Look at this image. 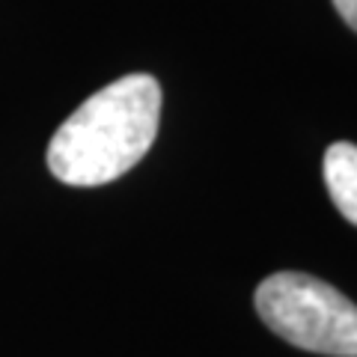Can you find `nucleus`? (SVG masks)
<instances>
[{"label": "nucleus", "instance_id": "obj_4", "mask_svg": "<svg viewBox=\"0 0 357 357\" xmlns=\"http://www.w3.org/2000/svg\"><path fill=\"white\" fill-rule=\"evenodd\" d=\"M337 13L342 15V21L357 33V0H333Z\"/></svg>", "mask_w": 357, "mask_h": 357}, {"label": "nucleus", "instance_id": "obj_2", "mask_svg": "<svg viewBox=\"0 0 357 357\" xmlns=\"http://www.w3.org/2000/svg\"><path fill=\"white\" fill-rule=\"evenodd\" d=\"M256 312L277 337L312 354L357 357V304L340 289L301 271L265 277Z\"/></svg>", "mask_w": 357, "mask_h": 357}, {"label": "nucleus", "instance_id": "obj_3", "mask_svg": "<svg viewBox=\"0 0 357 357\" xmlns=\"http://www.w3.org/2000/svg\"><path fill=\"white\" fill-rule=\"evenodd\" d=\"M325 185L340 208V215L357 227V146L354 143H333L325 152Z\"/></svg>", "mask_w": 357, "mask_h": 357}, {"label": "nucleus", "instance_id": "obj_1", "mask_svg": "<svg viewBox=\"0 0 357 357\" xmlns=\"http://www.w3.org/2000/svg\"><path fill=\"white\" fill-rule=\"evenodd\" d=\"M161 119V86L152 75H126L93 93L54 131L48 170L72 188L126 176L149 152Z\"/></svg>", "mask_w": 357, "mask_h": 357}]
</instances>
